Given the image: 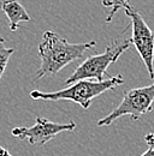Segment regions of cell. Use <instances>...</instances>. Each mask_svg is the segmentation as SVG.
Masks as SVG:
<instances>
[{"instance_id": "cell-9", "label": "cell", "mask_w": 154, "mask_h": 156, "mask_svg": "<svg viewBox=\"0 0 154 156\" xmlns=\"http://www.w3.org/2000/svg\"><path fill=\"white\" fill-rule=\"evenodd\" d=\"M15 49L13 48H9L5 44V39L0 36V82H1V77L5 72V69L7 66V62L11 58V55L13 54Z\"/></svg>"}, {"instance_id": "cell-3", "label": "cell", "mask_w": 154, "mask_h": 156, "mask_svg": "<svg viewBox=\"0 0 154 156\" xmlns=\"http://www.w3.org/2000/svg\"><path fill=\"white\" fill-rule=\"evenodd\" d=\"M133 44L131 39L116 40L110 43L105 52L97 55L87 58L82 64H79L76 70L65 80L66 85H70L81 79H96L104 80V77L107 75V69L111 64L116 62L119 57L130 48Z\"/></svg>"}, {"instance_id": "cell-1", "label": "cell", "mask_w": 154, "mask_h": 156, "mask_svg": "<svg viewBox=\"0 0 154 156\" xmlns=\"http://www.w3.org/2000/svg\"><path fill=\"white\" fill-rule=\"evenodd\" d=\"M95 41L84 43H70L57 33L47 30L42 35V41L38 44V57L41 65L35 73L34 82L43 77L56 76L69 64L83 57L84 52L94 48Z\"/></svg>"}, {"instance_id": "cell-5", "label": "cell", "mask_w": 154, "mask_h": 156, "mask_svg": "<svg viewBox=\"0 0 154 156\" xmlns=\"http://www.w3.org/2000/svg\"><path fill=\"white\" fill-rule=\"evenodd\" d=\"M123 9L131 24V42L145 62L149 78L154 79V31L134 6L127 4Z\"/></svg>"}, {"instance_id": "cell-6", "label": "cell", "mask_w": 154, "mask_h": 156, "mask_svg": "<svg viewBox=\"0 0 154 156\" xmlns=\"http://www.w3.org/2000/svg\"><path fill=\"white\" fill-rule=\"evenodd\" d=\"M77 125L75 121L69 122H54L46 118L36 117L35 124L30 127H15L11 135L19 139H27L31 145H45L56 138L61 132H71L76 130Z\"/></svg>"}, {"instance_id": "cell-7", "label": "cell", "mask_w": 154, "mask_h": 156, "mask_svg": "<svg viewBox=\"0 0 154 156\" xmlns=\"http://www.w3.org/2000/svg\"><path fill=\"white\" fill-rule=\"evenodd\" d=\"M0 9L9 20V28L11 31H16L20 23L30 22L29 13L17 0H1Z\"/></svg>"}, {"instance_id": "cell-2", "label": "cell", "mask_w": 154, "mask_h": 156, "mask_svg": "<svg viewBox=\"0 0 154 156\" xmlns=\"http://www.w3.org/2000/svg\"><path fill=\"white\" fill-rule=\"evenodd\" d=\"M123 83H124V78L122 75L107 78L104 80H96V82H92L89 79H81L68 85L64 89L52 91V93L33 90L30 93V98L33 100H42V101L69 100L79 105L83 109H88L94 98L100 96L107 90L115 89L116 87Z\"/></svg>"}, {"instance_id": "cell-4", "label": "cell", "mask_w": 154, "mask_h": 156, "mask_svg": "<svg viewBox=\"0 0 154 156\" xmlns=\"http://www.w3.org/2000/svg\"><path fill=\"white\" fill-rule=\"evenodd\" d=\"M154 105V83L134 88L124 93L123 100L115 109L106 117L97 120V126H110L117 119L124 115H129L133 120H140L143 114L153 111Z\"/></svg>"}, {"instance_id": "cell-10", "label": "cell", "mask_w": 154, "mask_h": 156, "mask_svg": "<svg viewBox=\"0 0 154 156\" xmlns=\"http://www.w3.org/2000/svg\"><path fill=\"white\" fill-rule=\"evenodd\" d=\"M145 142L148 147H154V133H147L145 136Z\"/></svg>"}, {"instance_id": "cell-8", "label": "cell", "mask_w": 154, "mask_h": 156, "mask_svg": "<svg viewBox=\"0 0 154 156\" xmlns=\"http://www.w3.org/2000/svg\"><path fill=\"white\" fill-rule=\"evenodd\" d=\"M129 0H102L101 4L102 6L107 10V16H106V23H111L113 20V16L118 12V10L123 9Z\"/></svg>"}, {"instance_id": "cell-11", "label": "cell", "mask_w": 154, "mask_h": 156, "mask_svg": "<svg viewBox=\"0 0 154 156\" xmlns=\"http://www.w3.org/2000/svg\"><path fill=\"white\" fill-rule=\"evenodd\" d=\"M0 156H12L10 154V151L7 149H5L4 147L0 145Z\"/></svg>"}, {"instance_id": "cell-12", "label": "cell", "mask_w": 154, "mask_h": 156, "mask_svg": "<svg viewBox=\"0 0 154 156\" xmlns=\"http://www.w3.org/2000/svg\"><path fill=\"white\" fill-rule=\"evenodd\" d=\"M141 156H154V147H149V149L146 150Z\"/></svg>"}]
</instances>
